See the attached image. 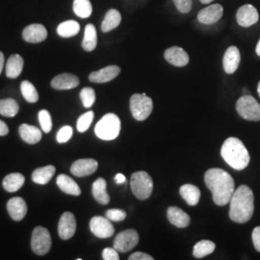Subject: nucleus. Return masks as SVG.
<instances>
[{
	"mask_svg": "<svg viewBox=\"0 0 260 260\" xmlns=\"http://www.w3.org/2000/svg\"><path fill=\"white\" fill-rule=\"evenodd\" d=\"M241 62V54L236 47H230L224 52L223 58V67L228 75H233L239 68Z\"/></svg>",
	"mask_w": 260,
	"mask_h": 260,
	"instance_id": "17",
	"label": "nucleus"
},
{
	"mask_svg": "<svg viewBox=\"0 0 260 260\" xmlns=\"http://www.w3.org/2000/svg\"><path fill=\"white\" fill-rule=\"evenodd\" d=\"M213 1L214 0H200V2L203 3V4H209V3L213 2Z\"/></svg>",
	"mask_w": 260,
	"mask_h": 260,
	"instance_id": "49",
	"label": "nucleus"
},
{
	"mask_svg": "<svg viewBox=\"0 0 260 260\" xmlns=\"http://www.w3.org/2000/svg\"><path fill=\"white\" fill-rule=\"evenodd\" d=\"M251 239L255 250L260 252V226H256L251 233Z\"/></svg>",
	"mask_w": 260,
	"mask_h": 260,
	"instance_id": "43",
	"label": "nucleus"
},
{
	"mask_svg": "<svg viewBox=\"0 0 260 260\" xmlns=\"http://www.w3.org/2000/svg\"><path fill=\"white\" fill-rule=\"evenodd\" d=\"M259 19V15L256 8L251 4H246L240 7L236 13L237 23L242 27H250L255 24Z\"/></svg>",
	"mask_w": 260,
	"mask_h": 260,
	"instance_id": "11",
	"label": "nucleus"
},
{
	"mask_svg": "<svg viewBox=\"0 0 260 260\" xmlns=\"http://www.w3.org/2000/svg\"><path fill=\"white\" fill-rule=\"evenodd\" d=\"M51 236L48 230L43 226L34 229L31 237V248L38 255H45L51 249Z\"/></svg>",
	"mask_w": 260,
	"mask_h": 260,
	"instance_id": "8",
	"label": "nucleus"
},
{
	"mask_svg": "<svg viewBox=\"0 0 260 260\" xmlns=\"http://www.w3.org/2000/svg\"><path fill=\"white\" fill-rule=\"evenodd\" d=\"M80 31V24L73 20H66L61 22L57 27V34L62 38H72L76 36Z\"/></svg>",
	"mask_w": 260,
	"mask_h": 260,
	"instance_id": "31",
	"label": "nucleus"
},
{
	"mask_svg": "<svg viewBox=\"0 0 260 260\" xmlns=\"http://www.w3.org/2000/svg\"><path fill=\"white\" fill-rule=\"evenodd\" d=\"M73 9L75 15L81 19L90 18L93 13V6L90 0H74Z\"/></svg>",
	"mask_w": 260,
	"mask_h": 260,
	"instance_id": "32",
	"label": "nucleus"
},
{
	"mask_svg": "<svg viewBox=\"0 0 260 260\" xmlns=\"http://www.w3.org/2000/svg\"><path fill=\"white\" fill-rule=\"evenodd\" d=\"M103 258L104 260H119L120 256L115 248H105L103 251Z\"/></svg>",
	"mask_w": 260,
	"mask_h": 260,
	"instance_id": "42",
	"label": "nucleus"
},
{
	"mask_svg": "<svg viewBox=\"0 0 260 260\" xmlns=\"http://www.w3.org/2000/svg\"><path fill=\"white\" fill-rule=\"evenodd\" d=\"M98 167L99 163L94 159H79L73 163L71 167V173L77 177H88L90 175H93L98 170Z\"/></svg>",
	"mask_w": 260,
	"mask_h": 260,
	"instance_id": "13",
	"label": "nucleus"
},
{
	"mask_svg": "<svg viewBox=\"0 0 260 260\" xmlns=\"http://www.w3.org/2000/svg\"><path fill=\"white\" fill-rule=\"evenodd\" d=\"M153 109L152 100L146 93H134L130 98V111L137 121H145Z\"/></svg>",
	"mask_w": 260,
	"mask_h": 260,
	"instance_id": "6",
	"label": "nucleus"
},
{
	"mask_svg": "<svg viewBox=\"0 0 260 260\" xmlns=\"http://www.w3.org/2000/svg\"><path fill=\"white\" fill-rule=\"evenodd\" d=\"M139 243V234L135 230H126L119 233L114 241V248L120 252H126Z\"/></svg>",
	"mask_w": 260,
	"mask_h": 260,
	"instance_id": "9",
	"label": "nucleus"
},
{
	"mask_svg": "<svg viewBox=\"0 0 260 260\" xmlns=\"http://www.w3.org/2000/svg\"><path fill=\"white\" fill-rule=\"evenodd\" d=\"M175 6L181 14H188L193 6V0H173Z\"/></svg>",
	"mask_w": 260,
	"mask_h": 260,
	"instance_id": "41",
	"label": "nucleus"
},
{
	"mask_svg": "<svg viewBox=\"0 0 260 260\" xmlns=\"http://www.w3.org/2000/svg\"><path fill=\"white\" fill-rule=\"evenodd\" d=\"M4 63H5L4 54H3V52L0 51V75H1V73H2V70H3V67H4Z\"/></svg>",
	"mask_w": 260,
	"mask_h": 260,
	"instance_id": "47",
	"label": "nucleus"
},
{
	"mask_svg": "<svg viewBox=\"0 0 260 260\" xmlns=\"http://www.w3.org/2000/svg\"><path fill=\"white\" fill-rule=\"evenodd\" d=\"M164 58L171 65L176 67H185L189 63V55L183 48L179 47H172L164 52Z\"/></svg>",
	"mask_w": 260,
	"mask_h": 260,
	"instance_id": "18",
	"label": "nucleus"
},
{
	"mask_svg": "<svg viewBox=\"0 0 260 260\" xmlns=\"http://www.w3.org/2000/svg\"><path fill=\"white\" fill-rule=\"evenodd\" d=\"M105 216L112 222H121L126 218V213L121 209H109L106 211Z\"/></svg>",
	"mask_w": 260,
	"mask_h": 260,
	"instance_id": "40",
	"label": "nucleus"
},
{
	"mask_svg": "<svg viewBox=\"0 0 260 260\" xmlns=\"http://www.w3.org/2000/svg\"><path fill=\"white\" fill-rule=\"evenodd\" d=\"M121 21V13L116 9H110L105 15L102 23V31L108 33L120 25Z\"/></svg>",
	"mask_w": 260,
	"mask_h": 260,
	"instance_id": "29",
	"label": "nucleus"
},
{
	"mask_svg": "<svg viewBox=\"0 0 260 260\" xmlns=\"http://www.w3.org/2000/svg\"><path fill=\"white\" fill-rule=\"evenodd\" d=\"M19 133L20 138L30 145H35L42 139V131L36 126L26 123L19 126Z\"/></svg>",
	"mask_w": 260,
	"mask_h": 260,
	"instance_id": "23",
	"label": "nucleus"
},
{
	"mask_svg": "<svg viewBox=\"0 0 260 260\" xmlns=\"http://www.w3.org/2000/svg\"><path fill=\"white\" fill-rule=\"evenodd\" d=\"M56 183L66 194L72 196L81 195V189L72 177L67 175H60L56 179Z\"/></svg>",
	"mask_w": 260,
	"mask_h": 260,
	"instance_id": "24",
	"label": "nucleus"
},
{
	"mask_svg": "<svg viewBox=\"0 0 260 260\" xmlns=\"http://www.w3.org/2000/svg\"><path fill=\"white\" fill-rule=\"evenodd\" d=\"M129 260H153V257L150 256L148 253L141 252V251H136L132 253L128 257Z\"/></svg>",
	"mask_w": 260,
	"mask_h": 260,
	"instance_id": "44",
	"label": "nucleus"
},
{
	"mask_svg": "<svg viewBox=\"0 0 260 260\" xmlns=\"http://www.w3.org/2000/svg\"><path fill=\"white\" fill-rule=\"evenodd\" d=\"M257 92H258V94H259L260 98V81L259 83H258V86H257Z\"/></svg>",
	"mask_w": 260,
	"mask_h": 260,
	"instance_id": "50",
	"label": "nucleus"
},
{
	"mask_svg": "<svg viewBox=\"0 0 260 260\" xmlns=\"http://www.w3.org/2000/svg\"><path fill=\"white\" fill-rule=\"evenodd\" d=\"M80 99L85 108H91L95 102V92L93 88L86 87L80 92Z\"/></svg>",
	"mask_w": 260,
	"mask_h": 260,
	"instance_id": "37",
	"label": "nucleus"
},
{
	"mask_svg": "<svg viewBox=\"0 0 260 260\" xmlns=\"http://www.w3.org/2000/svg\"><path fill=\"white\" fill-rule=\"evenodd\" d=\"M180 196L187 203V205L195 206L199 204L201 199V191L195 185L192 184H184L179 189Z\"/></svg>",
	"mask_w": 260,
	"mask_h": 260,
	"instance_id": "26",
	"label": "nucleus"
},
{
	"mask_svg": "<svg viewBox=\"0 0 260 260\" xmlns=\"http://www.w3.org/2000/svg\"><path fill=\"white\" fill-rule=\"evenodd\" d=\"M20 91L24 100L30 103H37L39 101V93L35 86L28 80H24L20 84Z\"/></svg>",
	"mask_w": 260,
	"mask_h": 260,
	"instance_id": "35",
	"label": "nucleus"
},
{
	"mask_svg": "<svg viewBox=\"0 0 260 260\" xmlns=\"http://www.w3.org/2000/svg\"><path fill=\"white\" fill-rule=\"evenodd\" d=\"M90 230L94 236L106 239L111 237L115 233L114 225L108 218H104L102 216H94L90 221Z\"/></svg>",
	"mask_w": 260,
	"mask_h": 260,
	"instance_id": "10",
	"label": "nucleus"
},
{
	"mask_svg": "<svg viewBox=\"0 0 260 260\" xmlns=\"http://www.w3.org/2000/svg\"><path fill=\"white\" fill-rule=\"evenodd\" d=\"M19 106L18 103L13 99L0 100V115L13 118L19 113Z\"/></svg>",
	"mask_w": 260,
	"mask_h": 260,
	"instance_id": "33",
	"label": "nucleus"
},
{
	"mask_svg": "<svg viewBox=\"0 0 260 260\" xmlns=\"http://www.w3.org/2000/svg\"><path fill=\"white\" fill-rule=\"evenodd\" d=\"M9 133L8 125L0 120V136H6Z\"/></svg>",
	"mask_w": 260,
	"mask_h": 260,
	"instance_id": "45",
	"label": "nucleus"
},
{
	"mask_svg": "<svg viewBox=\"0 0 260 260\" xmlns=\"http://www.w3.org/2000/svg\"><path fill=\"white\" fill-rule=\"evenodd\" d=\"M205 182L207 188L212 192L213 202L219 206L230 204L235 191L234 179L222 169H209L205 175Z\"/></svg>",
	"mask_w": 260,
	"mask_h": 260,
	"instance_id": "1",
	"label": "nucleus"
},
{
	"mask_svg": "<svg viewBox=\"0 0 260 260\" xmlns=\"http://www.w3.org/2000/svg\"><path fill=\"white\" fill-rule=\"evenodd\" d=\"M39 121L42 130L46 133H49L52 128V120L49 112L47 110H41L39 112Z\"/></svg>",
	"mask_w": 260,
	"mask_h": 260,
	"instance_id": "38",
	"label": "nucleus"
},
{
	"mask_svg": "<svg viewBox=\"0 0 260 260\" xmlns=\"http://www.w3.org/2000/svg\"><path fill=\"white\" fill-rule=\"evenodd\" d=\"M215 248H216V245L213 242L209 240H202L198 242L194 246L193 254L197 258H202L208 254H211L215 251Z\"/></svg>",
	"mask_w": 260,
	"mask_h": 260,
	"instance_id": "34",
	"label": "nucleus"
},
{
	"mask_svg": "<svg viewBox=\"0 0 260 260\" xmlns=\"http://www.w3.org/2000/svg\"><path fill=\"white\" fill-rule=\"evenodd\" d=\"M93 117H94V115H93V111H88L83 115H81L78 118L77 123H76L77 130L80 133H83L85 131L89 129V127L91 126V124L93 122Z\"/></svg>",
	"mask_w": 260,
	"mask_h": 260,
	"instance_id": "36",
	"label": "nucleus"
},
{
	"mask_svg": "<svg viewBox=\"0 0 260 260\" xmlns=\"http://www.w3.org/2000/svg\"><path fill=\"white\" fill-rule=\"evenodd\" d=\"M106 187H107L106 180L103 177L98 178L93 182V187H92L93 198L98 203L104 205H108L110 202V197L106 191Z\"/></svg>",
	"mask_w": 260,
	"mask_h": 260,
	"instance_id": "25",
	"label": "nucleus"
},
{
	"mask_svg": "<svg viewBox=\"0 0 260 260\" xmlns=\"http://www.w3.org/2000/svg\"><path fill=\"white\" fill-rule=\"evenodd\" d=\"M230 218L237 223L249 222L254 210V196L249 186H239L230 202Z\"/></svg>",
	"mask_w": 260,
	"mask_h": 260,
	"instance_id": "2",
	"label": "nucleus"
},
{
	"mask_svg": "<svg viewBox=\"0 0 260 260\" xmlns=\"http://www.w3.org/2000/svg\"><path fill=\"white\" fill-rule=\"evenodd\" d=\"M24 181H25V177L23 175L19 173H13L4 177L2 181V185L7 192L15 193L23 186Z\"/></svg>",
	"mask_w": 260,
	"mask_h": 260,
	"instance_id": "27",
	"label": "nucleus"
},
{
	"mask_svg": "<svg viewBox=\"0 0 260 260\" xmlns=\"http://www.w3.org/2000/svg\"><path fill=\"white\" fill-rule=\"evenodd\" d=\"M76 232V220L72 212H65L61 216L58 223V233L61 239H71Z\"/></svg>",
	"mask_w": 260,
	"mask_h": 260,
	"instance_id": "12",
	"label": "nucleus"
},
{
	"mask_svg": "<svg viewBox=\"0 0 260 260\" xmlns=\"http://www.w3.org/2000/svg\"><path fill=\"white\" fill-rule=\"evenodd\" d=\"M7 210L14 221H21L27 213V205L22 198H12L7 203Z\"/></svg>",
	"mask_w": 260,
	"mask_h": 260,
	"instance_id": "19",
	"label": "nucleus"
},
{
	"mask_svg": "<svg viewBox=\"0 0 260 260\" xmlns=\"http://www.w3.org/2000/svg\"><path fill=\"white\" fill-rule=\"evenodd\" d=\"M126 180L125 177L122 175V174H118L116 177H115V181L117 184H122L124 183Z\"/></svg>",
	"mask_w": 260,
	"mask_h": 260,
	"instance_id": "46",
	"label": "nucleus"
},
{
	"mask_svg": "<svg viewBox=\"0 0 260 260\" xmlns=\"http://www.w3.org/2000/svg\"><path fill=\"white\" fill-rule=\"evenodd\" d=\"M167 217L170 223L180 229L188 226L191 221L190 216L177 206H171L168 208Z\"/></svg>",
	"mask_w": 260,
	"mask_h": 260,
	"instance_id": "21",
	"label": "nucleus"
},
{
	"mask_svg": "<svg viewBox=\"0 0 260 260\" xmlns=\"http://www.w3.org/2000/svg\"><path fill=\"white\" fill-rule=\"evenodd\" d=\"M24 66V60L19 54H13L6 63V76L11 79H16L21 75Z\"/></svg>",
	"mask_w": 260,
	"mask_h": 260,
	"instance_id": "22",
	"label": "nucleus"
},
{
	"mask_svg": "<svg viewBox=\"0 0 260 260\" xmlns=\"http://www.w3.org/2000/svg\"><path fill=\"white\" fill-rule=\"evenodd\" d=\"M121 128L120 118L116 114L109 113L104 115L101 121L95 124L94 133L100 139L112 141L120 135Z\"/></svg>",
	"mask_w": 260,
	"mask_h": 260,
	"instance_id": "4",
	"label": "nucleus"
},
{
	"mask_svg": "<svg viewBox=\"0 0 260 260\" xmlns=\"http://www.w3.org/2000/svg\"><path fill=\"white\" fill-rule=\"evenodd\" d=\"M130 186L133 194L141 201L149 199L153 191V180L147 172H135L130 179Z\"/></svg>",
	"mask_w": 260,
	"mask_h": 260,
	"instance_id": "5",
	"label": "nucleus"
},
{
	"mask_svg": "<svg viewBox=\"0 0 260 260\" xmlns=\"http://www.w3.org/2000/svg\"><path fill=\"white\" fill-rule=\"evenodd\" d=\"M47 38V28L40 23L30 24L23 29L22 39L30 44H38L46 41Z\"/></svg>",
	"mask_w": 260,
	"mask_h": 260,
	"instance_id": "14",
	"label": "nucleus"
},
{
	"mask_svg": "<svg viewBox=\"0 0 260 260\" xmlns=\"http://www.w3.org/2000/svg\"><path fill=\"white\" fill-rule=\"evenodd\" d=\"M120 74H121L120 67L115 65L108 66L100 71L91 73L89 75V80L93 83H106L115 79Z\"/></svg>",
	"mask_w": 260,
	"mask_h": 260,
	"instance_id": "16",
	"label": "nucleus"
},
{
	"mask_svg": "<svg viewBox=\"0 0 260 260\" xmlns=\"http://www.w3.org/2000/svg\"><path fill=\"white\" fill-rule=\"evenodd\" d=\"M98 46V34L96 29L92 23L86 25L84 31V38L82 41V48L87 52H91L95 49Z\"/></svg>",
	"mask_w": 260,
	"mask_h": 260,
	"instance_id": "28",
	"label": "nucleus"
},
{
	"mask_svg": "<svg viewBox=\"0 0 260 260\" xmlns=\"http://www.w3.org/2000/svg\"><path fill=\"white\" fill-rule=\"evenodd\" d=\"M55 170V167L52 165L36 169L32 174V180L40 185H46L54 176Z\"/></svg>",
	"mask_w": 260,
	"mask_h": 260,
	"instance_id": "30",
	"label": "nucleus"
},
{
	"mask_svg": "<svg viewBox=\"0 0 260 260\" xmlns=\"http://www.w3.org/2000/svg\"><path fill=\"white\" fill-rule=\"evenodd\" d=\"M80 83L79 78L72 74H61L55 76L50 85L55 90H71L75 89Z\"/></svg>",
	"mask_w": 260,
	"mask_h": 260,
	"instance_id": "20",
	"label": "nucleus"
},
{
	"mask_svg": "<svg viewBox=\"0 0 260 260\" xmlns=\"http://www.w3.org/2000/svg\"><path fill=\"white\" fill-rule=\"evenodd\" d=\"M223 8L221 4H212L201 10L198 14V19L204 24H214L222 19Z\"/></svg>",
	"mask_w": 260,
	"mask_h": 260,
	"instance_id": "15",
	"label": "nucleus"
},
{
	"mask_svg": "<svg viewBox=\"0 0 260 260\" xmlns=\"http://www.w3.org/2000/svg\"><path fill=\"white\" fill-rule=\"evenodd\" d=\"M221 155L223 160L236 171H242L250 163V154L241 140L231 137L223 142Z\"/></svg>",
	"mask_w": 260,
	"mask_h": 260,
	"instance_id": "3",
	"label": "nucleus"
},
{
	"mask_svg": "<svg viewBox=\"0 0 260 260\" xmlns=\"http://www.w3.org/2000/svg\"><path fill=\"white\" fill-rule=\"evenodd\" d=\"M73 133H74V130L70 125L63 126L57 133V136H56L57 142L60 143V144L67 143L69 140L73 137Z\"/></svg>",
	"mask_w": 260,
	"mask_h": 260,
	"instance_id": "39",
	"label": "nucleus"
},
{
	"mask_svg": "<svg viewBox=\"0 0 260 260\" xmlns=\"http://www.w3.org/2000/svg\"><path fill=\"white\" fill-rule=\"evenodd\" d=\"M236 111L247 121H260V104L251 94H244L236 103Z\"/></svg>",
	"mask_w": 260,
	"mask_h": 260,
	"instance_id": "7",
	"label": "nucleus"
},
{
	"mask_svg": "<svg viewBox=\"0 0 260 260\" xmlns=\"http://www.w3.org/2000/svg\"><path fill=\"white\" fill-rule=\"evenodd\" d=\"M255 52H256V54H257V55L259 56L260 57V39L259 41H258V43H257V45H256Z\"/></svg>",
	"mask_w": 260,
	"mask_h": 260,
	"instance_id": "48",
	"label": "nucleus"
}]
</instances>
